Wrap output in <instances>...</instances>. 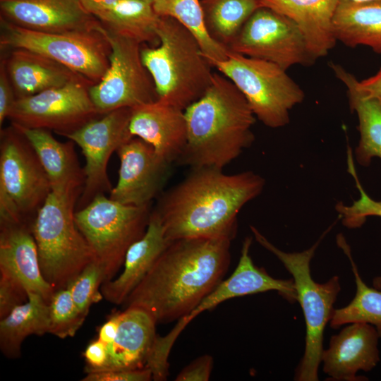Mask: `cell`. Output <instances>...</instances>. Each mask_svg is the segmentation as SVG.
<instances>
[{"instance_id": "6da1fadb", "label": "cell", "mask_w": 381, "mask_h": 381, "mask_svg": "<svg viewBox=\"0 0 381 381\" xmlns=\"http://www.w3.org/2000/svg\"><path fill=\"white\" fill-rule=\"evenodd\" d=\"M229 238L171 241L123 303L149 313L157 324L188 315L223 280L231 262Z\"/></svg>"}, {"instance_id": "7a4b0ae2", "label": "cell", "mask_w": 381, "mask_h": 381, "mask_svg": "<svg viewBox=\"0 0 381 381\" xmlns=\"http://www.w3.org/2000/svg\"><path fill=\"white\" fill-rule=\"evenodd\" d=\"M264 187L265 179L251 171L230 174L219 168H194L162 194L153 210L169 242L195 238L232 240L238 214Z\"/></svg>"}, {"instance_id": "3957f363", "label": "cell", "mask_w": 381, "mask_h": 381, "mask_svg": "<svg viewBox=\"0 0 381 381\" xmlns=\"http://www.w3.org/2000/svg\"><path fill=\"white\" fill-rule=\"evenodd\" d=\"M184 114L187 142L176 161L180 164L223 169L254 141L256 117L243 95L222 73H213L208 88Z\"/></svg>"}, {"instance_id": "277c9868", "label": "cell", "mask_w": 381, "mask_h": 381, "mask_svg": "<svg viewBox=\"0 0 381 381\" xmlns=\"http://www.w3.org/2000/svg\"><path fill=\"white\" fill-rule=\"evenodd\" d=\"M157 34L158 46L141 47L143 63L157 99L184 110L208 88L212 66L195 37L175 19L161 16Z\"/></svg>"}, {"instance_id": "5b68a950", "label": "cell", "mask_w": 381, "mask_h": 381, "mask_svg": "<svg viewBox=\"0 0 381 381\" xmlns=\"http://www.w3.org/2000/svg\"><path fill=\"white\" fill-rule=\"evenodd\" d=\"M81 193L52 190L31 227L42 275L55 291L66 288L95 259L75 220Z\"/></svg>"}, {"instance_id": "8992f818", "label": "cell", "mask_w": 381, "mask_h": 381, "mask_svg": "<svg viewBox=\"0 0 381 381\" xmlns=\"http://www.w3.org/2000/svg\"><path fill=\"white\" fill-rule=\"evenodd\" d=\"M256 241L274 254L291 273L306 322L303 356L296 370L295 380H318V368L323 351V334L334 312V303L340 291L339 278L334 276L325 283L313 280L310 261L320 239L301 251L284 252L272 244L258 229L250 226Z\"/></svg>"}, {"instance_id": "52a82bcc", "label": "cell", "mask_w": 381, "mask_h": 381, "mask_svg": "<svg viewBox=\"0 0 381 381\" xmlns=\"http://www.w3.org/2000/svg\"><path fill=\"white\" fill-rule=\"evenodd\" d=\"M52 191L49 179L36 152L13 124L1 129L0 224L30 228Z\"/></svg>"}, {"instance_id": "ba28073f", "label": "cell", "mask_w": 381, "mask_h": 381, "mask_svg": "<svg viewBox=\"0 0 381 381\" xmlns=\"http://www.w3.org/2000/svg\"><path fill=\"white\" fill-rule=\"evenodd\" d=\"M212 67L236 86L256 119L269 128L288 124L290 111L304 99L301 87L286 70L272 62L229 50L227 57Z\"/></svg>"}, {"instance_id": "9c48e42d", "label": "cell", "mask_w": 381, "mask_h": 381, "mask_svg": "<svg viewBox=\"0 0 381 381\" xmlns=\"http://www.w3.org/2000/svg\"><path fill=\"white\" fill-rule=\"evenodd\" d=\"M151 211L150 206L125 205L105 194L75 210L76 225L104 268L107 281L123 264L129 247L145 234Z\"/></svg>"}, {"instance_id": "30bf717a", "label": "cell", "mask_w": 381, "mask_h": 381, "mask_svg": "<svg viewBox=\"0 0 381 381\" xmlns=\"http://www.w3.org/2000/svg\"><path fill=\"white\" fill-rule=\"evenodd\" d=\"M1 49H23L44 55L75 72L93 84L109 65L111 47L97 28L66 32H43L21 28L1 18Z\"/></svg>"}, {"instance_id": "8fae6325", "label": "cell", "mask_w": 381, "mask_h": 381, "mask_svg": "<svg viewBox=\"0 0 381 381\" xmlns=\"http://www.w3.org/2000/svg\"><path fill=\"white\" fill-rule=\"evenodd\" d=\"M251 243V237L244 239L238 265L229 277L222 280L191 313L179 319L167 334L157 336L147 362V367L155 380H164L168 377L169 356L176 339L186 327L204 311L234 298L268 291H277L291 303L296 301L293 279H275L253 263L249 253Z\"/></svg>"}, {"instance_id": "7c38bea8", "label": "cell", "mask_w": 381, "mask_h": 381, "mask_svg": "<svg viewBox=\"0 0 381 381\" xmlns=\"http://www.w3.org/2000/svg\"><path fill=\"white\" fill-rule=\"evenodd\" d=\"M102 31L111 47L109 67L89 88L91 99L102 116L121 108H133L157 99L150 74L143 63L141 44Z\"/></svg>"}, {"instance_id": "4fadbf2b", "label": "cell", "mask_w": 381, "mask_h": 381, "mask_svg": "<svg viewBox=\"0 0 381 381\" xmlns=\"http://www.w3.org/2000/svg\"><path fill=\"white\" fill-rule=\"evenodd\" d=\"M92 85L83 78L18 98L8 118L13 123L53 131L65 137L100 116L90 95Z\"/></svg>"}, {"instance_id": "5bb4252c", "label": "cell", "mask_w": 381, "mask_h": 381, "mask_svg": "<svg viewBox=\"0 0 381 381\" xmlns=\"http://www.w3.org/2000/svg\"><path fill=\"white\" fill-rule=\"evenodd\" d=\"M229 49L272 62L286 71L294 65L309 66L315 61L296 24L261 6L246 22Z\"/></svg>"}, {"instance_id": "9a60e30c", "label": "cell", "mask_w": 381, "mask_h": 381, "mask_svg": "<svg viewBox=\"0 0 381 381\" xmlns=\"http://www.w3.org/2000/svg\"><path fill=\"white\" fill-rule=\"evenodd\" d=\"M131 115V108L116 109L65 136L79 146L85 159V181L77 203L78 210L97 195L109 193L112 189L107 164L111 155L133 138L129 131Z\"/></svg>"}, {"instance_id": "2e32d148", "label": "cell", "mask_w": 381, "mask_h": 381, "mask_svg": "<svg viewBox=\"0 0 381 381\" xmlns=\"http://www.w3.org/2000/svg\"><path fill=\"white\" fill-rule=\"evenodd\" d=\"M116 152L120 160L119 179L109 197L125 205L150 207L166 183L171 164L137 137L121 145Z\"/></svg>"}, {"instance_id": "e0dca14e", "label": "cell", "mask_w": 381, "mask_h": 381, "mask_svg": "<svg viewBox=\"0 0 381 381\" xmlns=\"http://www.w3.org/2000/svg\"><path fill=\"white\" fill-rule=\"evenodd\" d=\"M0 11L8 22L43 32L91 30L101 24L80 0H0Z\"/></svg>"}, {"instance_id": "ac0fdd59", "label": "cell", "mask_w": 381, "mask_h": 381, "mask_svg": "<svg viewBox=\"0 0 381 381\" xmlns=\"http://www.w3.org/2000/svg\"><path fill=\"white\" fill-rule=\"evenodd\" d=\"M375 327L363 322L349 323L331 337L329 348L323 349V371L333 380L356 381L359 370L368 372L380 361Z\"/></svg>"}, {"instance_id": "d6986e66", "label": "cell", "mask_w": 381, "mask_h": 381, "mask_svg": "<svg viewBox=\"0 0 381 381\" xmlns=\"http://www.w3.org/2000/svg\"><path fill=\"white\" fill-rule=\"evenodd\" d=\"M129 131L167 162H176L187 142L184 110L161 99L131 108Z\"/></svg>"}, {"instance_id": "ffe728a7", "label": "cell", "mask_w": 381, "mask_h": 381, "mask_svg": "<svg viewBox=\"0 0 381 381\" xmlns=\"http://www.w3.org/2000/svg\"><path fill=\"white\" fill-rule=\"evenodd\" d=\"M0 272L18 281L28 294L49 302L55 290L44 278L31 228L20 224H0Z\"/></svg>"}, {"instance_id": "44dd1931", "label": "cell", "mask_w": 381, "mask_h": 381, "mask_svg": "<svg viewBox=\"0 0 381 381\" xmlns=\"http://www.w3.org/2000/svg\"><path fill=\"white\" fill-rule=\"evenodd\" d=\"M156 325L153 318L144 310L135 307L124 308L120 312L116 336L107 345V362L102 368L95 371L147 367L158 336Z\"/></svg>"}, {"instance_id": "7402d4cb", "label": "cell", "mask_w": 381, "mask_h": 381, "mask_svg": "<svg viewBox=\"0 0 381 381\" xmlns=\"http://www.w3.org/2000/svg\"><path fill=\"white\" fill-rule=\"evenodd\" d=\"M169 243L159 216L152 210L145 234L126 253L121 274L102 284L100 291L103 298L115 305H123Z\"/></svg>"}, {"instance_id": "603a6c76", "label": "cell", "mask_w": 381, "mask_h": 381, "mask_svg": "<svg viewBox=\"0 0 381 381\" xmlns=\"http://www.w3.org/2000/svg\"><path fill=\"white\" fill-rule=\"evenodd\" d=\"M294 22L303 33L308 49L316 60L326 56L337 42L333 18L340 0H258Z\"/></svg>"}, {"instance_id": "cb8c5ba5", "label": "cell", "mask_w": 381, "mask_h": 381, "mask_svg": "<svg viewBox=\"0 0 381 381\" xmlns=\"http://www.w3.org/2000/svg\"><path fill=\"white\" fill-rule=\"evenodd\" d=\"M26 138L36 152L49 179L52 190L83 192L85 174L74 148V142L57 140L51 131L11 123Z\"/></svg>"}, {"instance_id": "d4e9b609", "label": "cell", "mask_w": 381, "mask_h": 381, "mask_svg": "<svg viewBox=\"0 0 381 381\" xmlns=\"http://www.w3.org/2000/svg\"><path fill=\"white\" fill-rule=\"evenodd\" d=\"M5 61L17 99L86 79L45 56L27 49H11Z\"/></svg>"}, {"instance_id": "484cf974", "label": "cell", "mask_w": 381, "mask_h": 381, "mask_svg": "<svg viewBox=\"0 0 381 381\" xmlns=\"http://www.w3.org/2000/svg\"><path fill=\"white\" fill-rule=\"evenodd\" d=\"M329 66L346 86L350 109L358 116L360 139L355 149L356 160L368 167L373 158L381 159V102L361 92L358 79L343 66L332 62Z\"/></svg>"}, {"instance_id": "4316f807", "label": "cell", "mask_w": 381, "mask_h": 381, "mask_svg": "<svg viewBox=\"0 0 381 381\" xmlns=\"http://www.w3.org/2000/svg\"><path fill=\"white\" fill-rule=\"evenodd\" d=\"M337 41L356 47L366 46L381 54V2H339L333 18Z\"/></svg>"}, {"instance_id": "83f0119b", "label": "cell", "mask_w": 381, "mask_h": 381, "mask_svg": "<svg viewBox=\"0 0 381 381\" xmlns=\"http://www.w3.org/2000/svg\"><path fill=\"white\" fill-rule=\"evenodd\" d=\"M161 16L152 0H119L97 19L110 33L140 44L159 42L157 28Z\"/></svg>"}, {"instance_id": "f1b7e54d", "label": "cell", "mask_w": 381, "mask_h": 381, "mask_svg": "<svg viewBox=\"0 0 381 381\" xmlns=\"http://www.w3.org/2000/svg\"><path fill=\"white\" fill-rule=\"evenodd\" d=\"M48 331L49 303L40 295L29 293L25 303L0 320L1 351L7 358H19L26 337L32 334L42 336Z\"/></svg>"}, {"instance_id": "f546056e", "label": "cell", "mask_w": 381, "mask_h": 381, "mask_svg": "<svg viewBox=\"0 0 381 381\" xmlns=\"http://www.w3.org/2000/svg\"><path fill=\"white\" fill-rule=\"evenodd\" d=\"M152 4L159 16L175 19L195 37L212 66L227 57L229 49L214 40L207 31L199 0H154Z\"/></svg>"}, {"instance_id": "4dcf8cb0", "label": "cell", "mask_w": 381, "mask_h": 381, "mask_svg": "<svg viewBox=\"0 0 381 381\" xmlns=\"http://www.w3.org/2000/svg\"><path fill=\"white\" fill-rule=\"evenodd\" d=\"M337 244L348 256L356 285L355 296L345 307L334 309L329 321L332 328L356 322L371 324L381 338V291L365 284L353 260L350 248L341 234L337 236Z\"/></svg>"}, {"instance_id": "1f68e13d", "label": "cell", "mask_w": 381, "mask_h": 381, "mask_svg": "<svg viewBox=\"0 0 381 381\" xmlns=\"http://www.w3.org/2000/svg\"><path fill=\"white\" fill-rule=\"evenodd\" d=\"M201 4L208 32L227 48L260 7L258 0H203Z\"/></svg>"}, {"instance_id": "d6a6232c", "label": "cell", "mask_w": 381, "mask_h": 381, "mask_svg": "<svg viewBox=\"0 0 381 381\" xmlns=\"http://www.w3.org/2000/svg\"><path fill=\"white\" fill-rule=\"evenodd\" d=\"M346 153L348 171L354 179L360 197L349 206L339 202L337 203L335 209L342 224L348 228L355 229L361 227L368 217H381V201L371 198L363 188L355 169L353 152L349 145ZM373 284L375 288L381 289V277H376Z\"/></svg>"}, {"instance_id": "836d02e7", "label": "cell", "mask_w": 381, "mask_h": 381, "mask_svg": "<svg viewBox=\"0 0 381 381\" xmlns=\"http://www.w3.org/2000/svg\"><path fill=\"white\" fill-rule=\"evenodd\" d=\"M86 316L75 305L69 289L56 291L49 302V331L60 339L73 337Z\"/></svg>"}, {"instance_id": "e575fe53", "label": "cell", "mask_w": 381, "mask_h": 381, "mask_svg": "<svg viewBox=\"0 0 381 381\" xmlns=\"http://www.w3.org/2000/svg\"><path fill=\"white\" fill-rule=\"evenodd\" d=\"M107 279L104 268L94 259L66 286L78 308L86 317L92 304L103 298L99 289Z\"/></svg>"}, {"instance_id": "d590c367", "label": "cell", "mask_w": 381, "mask_h": 381, "mask_svg": "<svg viewBox=\"0 0 381 381\" xmlns=\"http://www.w3.org/2000/svg\"><path fill=\"white\" fill-rule=\"evenodd\" d=\"M28 300V294L23 285L10 276L0 272V319Z\"/></svg>"}, {"instance_id": "8d00e7d4", "label": "cell", "mask_w": 381, "mask_h": 381, "mask_svg": "<svg viewBox=\"0 0 381 381\" xmlns=\"http://www.w3.org/2000/svg\"><path fill=\"white\" fill-rule=\"evenodd\" d=\"M83 381H150L151 370L145 367L135 370H110L86 373Z\"/></svg>"}, {"instance_id": "74e56055", "label": "cell", "mask_w": 381, "mask_h": 381, "mask_svg": "<svg viewBox=\"0 0 381 381\" xmlns=\"http://www.w3.org/2000/svg\"><path fill=\"white\" fill-rule=\"evenodd\" d=\"M213 357L208 354L200 356L183 368L176 375V381H207L212 368Z\"/></svg>"}, {"instance_id": "f35d334b", "label": "cell", "mask_w": 381, "mask_h": 381, "mask_svg": "<svg viewBox=\"0 0 381 381\" xmlns=\"http://www.w3.org/2000/svg\"><path fill=\"white\" fill-rule=\"evenodd\" d=\"M13 85L8 77L5 59L0 64V126L8 117L11 110L16 101Z\"/></svg>"}, {"instance_id": "ab89813d", "label": "cell", "mask_w": 381, "mask_h": 381, "mask_svg": "<svg viewBox=\"0 0 381 381\" xmlns=\"http://www.w3.org/2000/svg\"><path fill=\"white\" fill-rule=\"evenodd\" d=\"M83 356L87 363L85 372H91L102 368L107 360V346L97 339L90 342L86 347Z\"/></svg>"}, {"instance_id": "60d3db41", "label": "cell", "mask_w": 381, "mask_h": 381, "mask_svg": "<svg viewBox=\"0 0 381 381\" xmlns=\"http://www.w3.org/2000/svg\"><path fill=\"white\" fill-rule=\"evenodd\" d=\"M358 89L366 96L381 102V68L374 75L357 81Z\"/></svg>"}, {"instance_id": "b9f144b4", "label": "cell", "mask_w": 381, "mask_h": 381, "mask_svg": "<svg viewBox=\"0 0 381 381\" xmlns=\"http://www.w3.org/2000/svg\"><path fill=\"white\" fill-rule=\"evenodd\" d=\"M120 312L114 313L99 329L98 339L105 344H109L115 339L119 326Z\"/></svg>"}, {"instance_id": "7bdbcfd3", "label": "cell", "mask_w": 381, "mask_h": 381, "mask_svg": "<svg viewBox=\"0 0 381 381\" xmlns=\"http://www.w3.org/2000/svg\"><path fill=\"white\" fill-rule=\"evenodd\" d=\"M85 9L96 18L111 8L119 0H80Z\"/></svg>"}, {"instance_id": "ee69618b", "label": "cell", "mask_w": 381, "mask_h": 381, "mask_svg": "<svg viewBox=\"0 0 381 381\" xmlns=\"http://www.w3.org/2000/svg\"><path fill=\"white\" fill-rule=\"evenodd\" d=\"M341 1H352V2H372V1H380L381 0H340Z\"/></svg>"}, {"instance_id": "f6af8a7d", "label": "cell", "mask_w": 381, "mask_h": 381, "mask_svg": "<svg viewBox=\"0 0 381 381\" xmlns=\"http://www.w3.org/2000/svg\"><path fill=\"white\" fill-rule=\"evenodd\" d=\"M152 1H153L154 0H152Z\"/></svg>"}]
</instances>
